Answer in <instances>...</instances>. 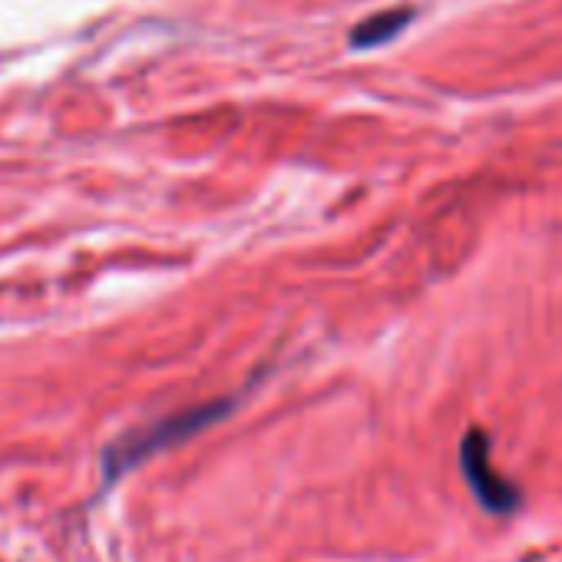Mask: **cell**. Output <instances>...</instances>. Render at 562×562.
Listing matches in <instances>:
<instances>
[{"label":"cell","instance_id":"cell-1","mask_svg":"<svg viewBox=\"0 0 562 562\" xmlns=\"http://www.w3.org/2000/svg\"><path fill=\"white\" fill-rule=\"evenodd\" d=\"M225 414H232V401H218V404H202V407H192V411H182V414H172L153 427H143L136 434H126L123 440H116L113 447H106V457H103V473L106 480H120L126 470L139 467L143 460H149L153 453L166 450V447H176L189 437H195L199 430L212 427L215 420H222Z\"/></svg>","mask_w":562,"mask_h":562},{"label":"cell","instance_id":"cell-2","mask_svg":"<svg viewBox=\"0 0 562 562\" xmlns=\"http://www.w3.org/2000/svg\"><path fill=\"white\" fill-rule=\"evenodd\" d=\"M463 473H467L476 499L486 509L506 513L516 503V490L490 467V447H486V437L483 434H470L463 440Z\"/></svg>","mask_w":562,"mask_h":562},{"label":"cell","instance_id":"cell-3","mask_svg":"<svg viewBox=\"0 0 562 562\" xmlns=\"http://www.w3.org/2000/svg\"><path fill=\"white\" fill-rule=\"evenodd\" d=\"M411 24V11H387V14H374V18H368L364 24H358L355 27V34H351V44L355 47H381V44H387L391 37H397L404 27Z\"/></svg>","mask_w":562,"mask_h":562}]
</instances>
